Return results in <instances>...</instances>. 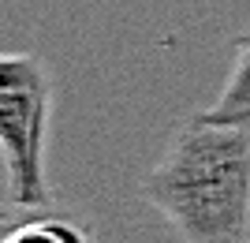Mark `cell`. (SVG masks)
Segmentation results:
<instances>
[{"mask_svg": "<svg viewBox=\"0 0 250 243\" xmlns=\"http://www.w3.org/2000/svg\"><path fill=\"white\" fill-rule=\"evenodd\" d=\"M206 112L213 120H220V124L250 127V26L243 34H235V42H231V71L224 79V90L217 94V101Z\"/></svg>", "mask_w": 250, "mask_h": 243, "instance_id": "277c9868", "label": "cell"}, {"mask_svg": "<svg viewBox=\"0 0 250 243\" xmlns=\"http://www.w3.org/2000/svg\"><path fill=\"white\" fill-rule=\"evenodd\" d=\"M52 120V75L34 53H0V157L8 169V202L52 210L45 150Z\"/></svg>", "mask_w": 250, "mask_h": 243, "instance_id": "7a4b0ae2", "label": "cell"}, {"mask_svg": "<svg viewBox=\"0 0 250 243\" xmlns=\"http://www.w3.org/2000/svg\"><path fill=\"white\" fill-rule=\"evenodd\" d=\"M0 243H97V240L75 217L8 202V206H0Z\"/></svg>", "mask_w": 250, "mask_h": 243, "instance_id": "3957f363", "label": "cell"}, {"mask_svg": "<svg viewBox=\"0 0 250 243\" xmlns=\"http://www.w3.org/2000/svg\"><path fill=\"white\" fill-rule=\"evenodd\" d=\"M138 195L183 243H250V127L187 116Z\"/></svg>", "mask_w": 250, "mask_h": 243, "instance_id": "6da1fadb", "label": "cell"}]
</instances>
